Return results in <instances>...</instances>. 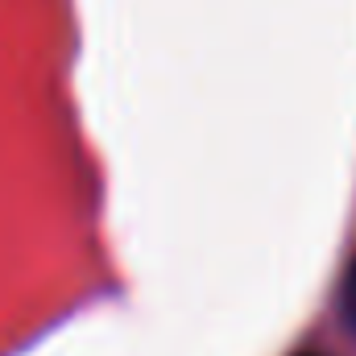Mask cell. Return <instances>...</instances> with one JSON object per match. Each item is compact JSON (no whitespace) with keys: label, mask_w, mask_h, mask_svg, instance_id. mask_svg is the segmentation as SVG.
<instances>
[{"label":"cell","mask_w":356,"mask_h":356,"mask_svg":"<svg viewBox=\"0 0 356 356\" xmlns=\"http://www.w3.org/2000/svg\"><path fill=\"white\" fill-rule=\"evenodd\" d=\"M340 315H344L348 332L356 336V261L348 266V273H344V286H340Z\"/></svg>","instance_id":"6da1fadb"},{"label":"cell","mask_w":356,"mask_h":356,"mask_svg":"<svg viewBox=\"0 0 356 356\" xmlns=\"http://www.w3.org/2000/svg\"><path fill=\"white\" fill-rule=\"evenodd\" d=\"M298 356H319V353H298Z\"/></svg>","instance_id":"7a4b0ae2"}]
</instances>
